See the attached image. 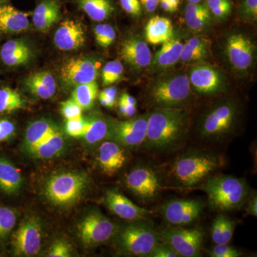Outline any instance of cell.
<instances>
[{
    "label": "cell",
    "mask_w": 257,
    "mask_h": 257,
    "mask_svg": "<svg viewBox=\"0 0 257 257\" xmlns=\"http://www.w3.org/2000/svg\"><path fill=\"white\" fill-rule=\"evenodd\" d=\"M188 128L186 109L153 108L149 112L143 147L147 152L156 154L176 151L185 143Z\"/></svg>",
    "instance_id": "6da1fadb"
},
{
    "label": "cell",
    "mask_w": 257,
    "mask_h": 257,
    "mask_svg": "<svg viewBox=\"0 0 257 257\" xmlns=\"http://www.w3.org/2000/svg\"><path fill=\"white\" fill-rule=\"evenodd\" d=\"M224 165L223 157L214 152L190 150L179 155L172 163L170 176L176 187H197Z\"/></svg>",
    "instance_id": "7a4b0ae2"
},
{
    "label": "cell",
    "mask_w": 257,
    "mask_h": 257,
    "mask_svg": "<svg viewBox=\"0 0 257 257\" xmlns=\"http://www.w3.org/2000/svg\"><path fill=\"white\" fill-rule=\"evenodd\" d=\"M207 194L208 203L216 211H231L244 206L250 194L247 182L231 175H210L199 184Z\"/></svg>",
    "instance_id": "3957f363"
},
{
    "label": "cell",
    "mask_w": 257,
    "mask_h": 257,
    "mask_svg": "<svg viewBox=\"0 0 257 257\" xmlns=\"http://www.w3.org/2000/svg\"><path fill=\"white\" fill-rule=\"evenodd\" d=\"M191 87L187 74H163L152 82L147 100L153 108L186 109L190 100Z\"/></svg>",
    "instance_id": "277c9868"
},
{
    "label": "cell",
    "mask_w": 257,
    "mask_h": 257,
    "mask_svg": "<svg viewBox=\"0 0 257 257\" xmlns=\"http://www.w3.org/2000/svg\"><path fill=\"white\" fill-rule=\"evenodd\" d=\"M121 253L128 256L150 257L152 250L162 241L159 231L147 219L130 221L114 235Z\"/></svg>",
    "instance_id": "5b68a950"
},
{
    "label": "cell",
    "mask_w": 257,
    "mask_h": 257,
    "mask_svg": "<svg viewBox=\"0 0 257 257\" xmlns=\"http://www.w3.org/2000/svg\"><path fill=\"white\" fill-rule=\"evenodd\" d=\"M239 109L233 100L218 103L206 111L199 121L198 135L202 140L218 143L226 140L234 131Z\"/></svg>",
    "instance_id": "8992f818"
},
{
    "label": "cell",
    "mask_w": 257,
    "mask_h": 257,
    "mask_svg": "<svg viewBox=\"0 0 257 257\" xmlns=\"http://www.w3.org/2000/svg\"><path fill=\"white\" fill-rule=\"evenodd\" d=\"M87 176L77 172H63L52 176L45 187L47 199L57 206L77 202L87 188Z\"/></svg>",
    "instance_id": "52a82bcc"
},
{
    "label": "cell",
    "mask_w": 257,
    "mask_h": 257,
    "mask_svg": "<svg viewBox=\"0 0 257 257\" xmlns=\"http://www.w3.org/2000/svg\"><path fill=\"white\" fill-rule=\"evenodd\" d=\"M159 233L162 241L167 243L179 256H202L205 238V232L202 228L169 226L161 229Z\"/></svg>",
    "instance_id": "ba28073f"
},
{
    "label": "cell",
    "mask_w": 257,
    "mask_h": 257,
    "mask_svg": "<svg viewBox=\"0 0 257 257\" xmlns=\"http://www.w3.org/2000/svg\"><path fill=\"white\" fill-rule=\"evenodd\" d=\"M149 112L120 121L109 118L106 140H111L130 150L143 147L146 138Z\"/></svg>",
    "instance_id": "9c48e42d"
},
{
    "label": "cell",
    "mask_w": 257,
    "mask_h": 257,
    "mask_svg": "<svg viewBox=\"0 0 257 257\" xmlns=\"http://www.w3.org/2000/svg\"><path fill=\"white\" fill-rule=\"evenodd\" d=\"M162 182L160 172L147 165L134 167L126 174L124 180L126 188L145 204L153 202L159 197L163 188Z\"/></svg>",
    "instance_id": "30bf717a"
},
{
    "label": "cell",
    "mask_w": 257,
    "mask_h": 257,
    "mask_svg": "<svg viewBox=\"0 0 257 257\" xmlns=\"http://www.w3.org/2000/svg\"><path fill=\"white\" fill-rule=\"evenodd\" d=\"M116 227L100 211L88 213L78 225L79 238L86 246H95L114 237Z\"/></svg>",
    "instance_id": "8fae6325"
},
{
    "label": "cell",
    "mask_w": 257,
    "mask_h": 257,
    "mask_svg": "<svg viewBox=\"0 0 257 257\" xmlns=\"http://www.w3.org/2000/svg\"><path fill=\"white\" fill-rule=\"evenodd\" d=\"M204 207L205 204L200 199H174L162 204L160 211L170 226H185L200 217Z\"/></svg>",
    "instance_id": "7c38bea8"
},
{
    "label": "cell",
    "mask_w": 257,
    "mask_h": 257,
    "mask_svg": "<svg viewBox=\"0 0 257 257\" xmlns=\"http://www.w3.org/2000/svg\"><path fill=\"white\" fill-rule=\"evenodd\" d=\"M41 224L35 217H28L20 224L13 236L15 254L19 256H35L41 248Z\"/></svg>",
    "instance_id": "4fadbf2b"
},
{
    "label": "cell",
    "mask_w": 257,
    "mask_h": 257,
    "mask_svg": "<svg viewBox=\"0 0 257 257\" xmlns=\"http://www.w3.org/2000/svg\"><path fill=\"white\" fill-rule=\"evenodd\" d=\"M99 64L89 57H76L66 61L60 69L62 82L67 86L95 82Z\"/></svg>",
    "instance_id": "5bb4252c"
},
{
    "label": "cell",
    "mask_w": 257,
    "mask_h": 257,
    "mask_svg": "<svg viewBox=\"0 0 257 257\" xmlns=\"http://www.w3.org/2000/svg\"><path fill=\"white\" fill-rule=\"evenodd\" d=\"M225 47L230 64L238 72H246L252 66L256 47L248 37L242 34L230 35Z\"/></svg>",
    "instance_id": "9a60e30c"
},
{
    "label": "cell",
    "mask_w": 257,
    "mask_h": 257,
    "mask_svg": "<svg viewBox=\"0 0 257 257\" xmlns=\"http://www.w3.org/2000/svg\"><path fill=\"white\" fill-rule=\"evenodd\" d=\"M189 82L199 94L213 95L221 92L224 87L222 74L208 64L195 66L188 76Z\"/></svg>",
    "instance_id": "2e32d148"
},
{
    "label": "cell",
    "mask_w": 257,
    "mask_h": 257,
    "mask_svg": "<svg viewBox=\"0 0 257 257\" xmlns=\"http://www.w3.org/2000/svg\"><path fill=\"white\" fill-rule=\"evenodd\" d=\"M104 203L115 215L128 221L147 219L152 211L140 207L116 190L106 192Z\"/></svg>",
    "instance_id": "e0dca14e"
},
{
    "label": "cell",
    "mask_w": 257,
    "mask_h": 257,
    "mask_svg": "<svg viewBox=\"0 0 257 257\" xmlns=\"http://www.w3.org/2000/svg\"><path fill=\"white\" fill-rule=\"evenodd\" d=\"M106 140L98 148L96 159L101 172L111 177L122 169L127 155L125 147L111 140Z\"/></svg>",
    "instance_id": "ac0fdd59"
},
{
    "label": "cell",
    "mask_w": 257,
    "mask_h": 257,
    "mask_svg": "<svg viewBox=\"0 0 257 257\" xmlns=\"http://www.w3.org/2000/svg\"><path fill=\"white\" fill-rule=\"evenodd\" d=\"M85 42V31L82 24L74 20L62 22L54 36L56 47L62 51L79 50L84 46Z\"/></svg>",
    "instance_id": "d6986e66"
},
{
    "label": "cell",
    "mask_w": 257,
    "mask_h": 257,
    "mask_svg": "<svg viewBox=\"0 0 257 257\" xmlns=\"http://www.w3.org/2000/svg\"><path fill=\"white\" fill-rule=\"evenodd\" d=\"M120 56L133 69H143L150 67L152 55L147 42L137 37L126 39L121 45Z\"/></svg>",
    "instance_id": "ffe728a7"
},
{
    "label": "cell",
    "mask_w": 257,
    "mask_h": 257,
    "mask_svg": "<svg viewBox=\"0 0 257 257\" xmlns=\"http://www.w3.org/2000/svg\"><path fill=\"white\" fill-rule=\"evenodd\" d=\"M32 15V13L21 11L8 3L0 5V35L27 31L30 28L29 18Z\"/></svg>",
    "instance_id": "44dd1931"
},
{
    "label": "cell",
    "mask_w": 257,
    "mask_h": 257,
    "mask_svg": "<svg viewBox=\"0 0 257 257\" xmlns=\"http://www.w3.org/2000/svg\"><path fill=\"white\" fill-rule=\"evenodd\" d=\"M0 57L8 67L26 65L33 57V51L23 39H13L5 42L0 50Z\"/></svg>",
    "instance_id": "7402d4cb"
},
{
    "label": "cell",
    "mask_w": 257,
    "mask_h": 257,
    "mask_svg": "<svg viewBox=\"0 0 257 257\" xmlns=\"http://www.w3.org/2000/svg\"><path fill=\"white\" fill-rule=\"evenodd\" d=\"M61 6L58 0H43L32 13V23L38 31L47 32L60 19Z\"/></svg>",
    "instance_id": "603a6c76"
},
{
    "label": "cell",
    "mask_w": 257,
    "mask_h": 257,
    "mask_svg": "<svg viewBox=\"0 0 257 257\" xmlns=\"http://www.w3.org/2000/svg\"><path fill=\"white\" fill-rule=\"evenodd\" d=\"M29 93L42 99H48L55 95L57 83L55 77L47 71L34 72L24 80Z\"/></svg>",
    "instance_id": "cb8c5ba5"
},
{
    "label": "cell",
    "mask_w": 257,
    "mask_h": 257,
    "mask_svg": "<svg viewBox=\"0 0 257 257\" xmlns=\"http://www.w3.org/2000/svg\"><path fill=\"white\" fill-rule=\"evenodd\" d=\"M184 44L175 37L162 44L160 50L152 57L150 67L156 70L168 69L181 60Z\"/></svg>",
    "instance_id": "d4e9b609"
},
{
    "label": "cell",
    "mask_w": 257,
    "mask_h": 257,
    "mask_svg": "<svg viewBox=\"0 0 257 257\" xmlns=\"http://www.w3.org/2000/svg\"><path fill=\"white\" fill-rule=\"evenodd\" d=\"M145 37L152 45H160L172 40L174 28L172 22L165 17L157 16L150 19L145 28Z\"/></svg>",
    "instance_id": "484cf974"
},
{
    "label": "cell",
    "mask_w": 257,
    "mask_h": 257,
    "mask_svg": "<svg viewBox=\"0 0 257 257\" xmlns=\"http://www.w3.org/2000/svg\"><path fill=\"white\" fill-rule=\"evenodd\" d=\"M65 147V139L60 130H57L42 140L29 152L32 157L40 160L53 158L62 152Z\"/></svg>",
    "instance_id": "4316f807"
},
{
    "label": "cell",
    "mask_w": 257,
    "mask_h": 257,
    "mask_svg": "<svg viewBox=\"0 0 257 257\" xmlns=\"http://www.w3.org/2000/svg\"><path fill=\"white\" fill-rule=\"evenodd\" d=\"M23 181L18 168L9 160L0 157V189L6 194H15L21 188Z\"/></svg>",
    "instance_id": "83f0119b"
},
{
    "label": "cell",
    "mask_w": 257,
    "mask_h": 257,
    "mask_svg": "<svg viewBox=\"0 0 257 257\" xmlns=\"http://www.w3.org/2000/svg\"><path fill=\"white\" fill-rule=\"evenodd\" d=\"M58 128L54 123L47 119H39L32 122L29 125L25 133L24 145L26 151H31L42 140Z\"/></svg>",
    "instance_id": "f1b7e54d"
},
{
    "label": "cell",
    "mask_w": 257,
    "mask_h": 257,
    "mask_svg": "<svg viewBox=\"0 0 257 257\" xmlns=\"http://www.w3.org/2000/svg\"><path fill=\"white\" fill-rule=\"evenodd\" d=\"M85 131L83 140L89 145H95L106 140L107 135V119L100 114H94L86 118Z\"/></svg>",
    "instance_id": "f546056e"
},
{
    "label": "cell",
    "mask_w": 257,
    "mask_h": 257,
    "mask_svg": "<svg viewBox=\"0 0 257 257\" xmlns=\"http://www.w3.org/2000/svg\"><path fill=\"white\" fill-rule=\"evenodd\" d=\"M184 19L190 30L199 31L210 25L211 15L206 5L189 3L186 7Z\"/></svg>",
    "instance_id": "4dcf8cb0"
},
{
    "label": "cell",
    "mask_w": 257,
    "mask_h": 257,
    "mask_svg": "<svg viewBox=\"0 0 257 257\" xmlns=\"http://www.w3.org/2000/svg\"><path fill=\"white\" fill-rule=\"evenodd\" d=\"M209 40L206 37H194L183 45L181 60L184 62H198L209 55Z\"/></svg>",
    "instance_id": "1f68e13d"
},
{
    "label": "cell",
    "mask_w": 257,
    "mask_h": 257,
    "mask_svg": "<svg viewBox=\"0 0 257 257\" xmlns=\"http://www.w3.org/2000/svg\"><path fill=\"white\" fill-rule=\"evenodd\" d=\"M81 8L96 22L107 20L114 13V6L110 0H77Z\"/></svg>",
    "instance_id": "d6a6232c"
},
{
    "label": "cell",
    "mask_w": 257,
    "mask_h": 257,
    "mask_svg": "<svg viewBox=\"0 0 257 257\" xmlns=\"http://www.w3.org/2000/svg\"><path fill=\"white\" fill-rule=\"evenodd\" d=\"M98 94V84L95 81L74 86L72 99L82 108L83 110H87L94 106Z\"/></svg>",
    "instance_id": "836d02e7"
},
{
    "label": "cell",
    "mask_w": 257,
    "mask_h": 257,
    "mask_svg": "<svg viewBox=\"0 0 257 257\" xmlns=\"http://www.w3.org/2000/svg\"><path fill=\"white\" fill-rule=\"evenodd\" d=\"M26 107L20 93L10 87L0 89V114H9Z\"/></svg>",
    "instance_id": "e575fe53"
},
{
    "label": "cell",
    "mask_w": 257,
    "mask_h": 257,
    "mask_svg": "<svg viewBox=\"0 0 257 257\" xmlns=\"http://www.w3.org/2000/svg\"><path fill=\"white\" fill-rule=\"evenodd\" d=\"M124 73V66L119 60L110 61L101 69L103 86H110L119 82Z\"/></svg>",
    "instance_id": "d590c367"
},
{
    "label": "cell",
    "mask_w": 257,
    "mask_h": 257,
    "mask_svg": "<svg viewBox=\"0 0 257 257\" xmlns=\"http://www.w3.org/2000/svg\"><path fill=\"white\" fill-rule=\"evenodd\" d=\"M96 43L102 48H107L112 45L116 39V32L112 26L108 24L96 25L94 30Z\"/></svg>",
    "instance_id": "8d00e7d4"
},
{
    "label": "cell",
    "mask_w": 257,
    "mask_h": 257,
    "mask_svg": "<svg viewBox=\"0 0 257 257\" xmlns=\"http://www.w3.org/2000/svg\"><path fill=\"white\" fill-rule=\"evenodd\" d=\"M205 5L211 16L218 20L226 19L232 11L231 0H207Z\"/></svg>",
    "instance_id": "74e56055"
},
{
    "label": "cell",
    "mask_w": 257,
    "mask_h": 257,
    "mask_svg": "<svg viewBox=\"0 0 257 257\" xmlns=\"http://www.w3.org/2000/svg\"><path fill=\"white\" fill-rule=\"evenodd\" d=\"M17 216L14 211L6 207H0V238L10 234L16 224Z\"/></svg>",
    "instance_id": "f35d334b"
},
{
    "label": "cell",
    "mask_w": 257,
    "mask_h": 257,
    "mask_svg": "<svg viewBox=\"0 0 257 257\" xmlns=\"http://www.w3.org/2000/svg\"><path fill=\"white\" fill-rule=\"evenodd\" d=\"M87 119L81 116L76 119L66 120L65 132L74 138H82L85 131Z\"/></svg>",
    "instance_id": "ab89813d"
},
{
    "label": "cell",
    "mask_w": 257,
    "mask_h": 257,
    "mask_svg": "<svg viewBox=\"0 0 257 257\" xmlns=\"http://www.w3.org/2000/svg\"><path fill=\"white\" fill-rule=\"evenodd\" d=\"M60 110L66 120L82 116V108L72 98L61 103Z\"/></svg>",
    "instance_id": "60d3db41"
},
{
    "label": "cell",
    "mask_w": 257,
    "mask_h": 257,
    "mask_svg": "<svg viewBox=\"0 0 257 257\" xmlns=\"http://www.w3.org/2000/svg\"><path fill=\"white\" fill-rule=\"evenodd\" d=\"M209 256L211 257H239L242 253L236 247L229 246V243L216 244L210 251Z\"/></svg>",
    "instance_id": "b9f144b4"
},
{
    "label": "cell",
    "mask_w": 257,
    "mask_h": 257,
    "mask_svg": "<svg viewBox=\"0 0 257 257\" xmlns=\"http://www.w3.org/2000/svg\"><path fill=\"white\" fill-rule=\"evenodd\" d=\"M117 89L114 86L106 87L98 94L99 102L103 106L107 108L114 107L116 104Z\"/></svg>",
    "instance_id": "7bdbcfd3"
},
{
    "label": "cell",
    "mask_w": 257,
    "mask_h": 257,
    "mask_svg": "<svg viewBox=\"0 0 257 257\" xmlns=\"http://www.w3.org/2000/svg\"><path fill=\"white\" fill-rule=\"evenodd\" d=\"M240 14L248 21H256L257 0H243L240 7Z\"/></svg>",
    "instance_id": "ee69618b"
},
{
    "label": "cell",
    "mask_w": 257,
    "mask_h": 257,
    "mask_svg": "<svg viewBox=\"0 0 257 257\" xmlns=\"http://www.w3.org/2000/svg\"><path fill=\"white\" fill-rule=\"evenodd\" d=\"M71 256V248L68 243L62 240H57L52 243L48 252L50 257H69Z\"/></svg>",
    "instance_id": "f6af8a7d"
},
{
    "label": "cell",
    "mask_w": 257,
    "mask_h": 257,
    "mask_svg": "<svg viewBox=\"0 0 257 257\" xmlns=\"http://www.w3.org/2000/svg\"><path fill=\"white\" fill-rule=\"evenodd\" d=\"M224 214H219L211 224V239L215 244H221L222 237L223 226L225 218Z\"/></svg>",
    "instance_id": "bcb514c9"
},
{
    "label": "cell",
    "mask_w": 257,
    "mask_h": 257,
    "mask_svg": "<svg viewBox=\"0 0 257 257\" xmlns=\"http://www.w3.org/2000/svg\"><path fill=\"white\" fill-rule=\"evenodd\" d=\"M15 125L9 119H0V143L8 141L15 133Z\"/></svg>",
    "instance_id": "7dc6e473"
},
{
    "label": "cell",
    "mask_w": 257,
    "mask_h": 257,
    "mask_svg": "<svg viewBox=\"0 0 257 257\" xmlns=\"http://www.w3.org/2000/svg\"><path fill=\"white\" fill-rule=\"evenodd\" d=\"M122 9L127 14L138 17L142 14V5L140 0H119Z\"/></svg>",
    "instance_id": "c3c4849f"
},
{
    "label": "cell",
    "mask_w": 257,
    "mask_h": 257,
    "mask_svg": "<svg viewBox=\"0 0 257 257\" xmlns=\"http://www.w3.org/2000/svg\"><path fill=\"white\" fill-rule=\"evenodd\" d=\"M150 257H179L167 243L161 241L152 250Z\"/></svg>",
    "instance_id": "681fc988"
},
{
    "label": "cell",
    "mask_w": 257,
    "mask_h": 257,
    "mask_svg": "<svg viewBox=\"0 0 257 257\" xmlns=\"http://www.w3.org/2000/svg\"><path fill=\"white\" fill-rule=\"evenodd\" d=\"M246 212L248 215L257 216V196L256 192H252L248 196L247 200L245 203Z\"/></svg>",
    "instance_id": "f907efd6"
},
{
    "label": "cell",
    "mask_w": 257,
    "mask_h": 257,
    "mask_svg": "<svg viewBox=\"0 0 257 257\" xmlns=\"http://www.w3.org/2000/svg\"><path fill=\"white\" fill-rule=\"evenodd\" d=\"M119 111L120 114L125 117L131 118L136 114L137 106L128 105L119 101Z\"/></svg>",
    "instance_id": "816d5d0a"
},
{
    "label": "cell",
    "mask_w": 257,
    "mask_h": 257,
    "mask_svg": "<svg viewBox=\"0 0 257 257\" xmlns=\"http://www.w3.org/2000/svg\"><path fill=\"white\" fill-rule=\"evenodd\" d=\"M140 3L148 13H153L156 10L160 0H140Z\"/></svg>",
    "instance_id": "f5cc1de1"
},
{
    "label": "cell",
    "mask_w": 257,
    "mask_h": 257,
    "mask_svg": "<svg viewBox=\"0 0 257 257\" xmlns=\"http://www.w3.org/2000/svg\"><path fill=\"white\" fill-rule=\"evenodd\" d=\"M160 7L162 9L167 13H175L178 10L179 7L174 4L170 0H160Z\"/></svg>",
    "instance_id": "db71d44e"
},
{
    "label": "cell",
    "mask_w": 257,
    "mask_h": 257,
    "mask_svg": "<svg viewBox=\"0 0 257 257\" xmlns=\"http://www.w3.org/2000/svg\"><path fill=\"white\" fill-rule=\"evenodd\" d=\"M119 101L128 104V105L137 106L136 99L128 93H123L119 97Z\"/></svg>",
    "instance_id": "11a10c76"
},
{
    "label": "cell",
    "mask_w": 257,
    "mask_h": 257,
    "mask_svg": "<svg viewBox=\"0 0 257 257\" xmlns=\"http://www.w3.org/2000/svg\"><path fill=\"white\" fill-rule=\"evenodd\" d=\"M189 3H194V4H197V3H200L201 0H187Z\"/></svg>",
    "instance_id": "9f6ffc18"
},
{
    "label": "cell",
    "mask_w": 257,
    "mask_h": 257,
    "mask_svg": "<svg viewBox=\"0 0 257 257\" xmlns=\"http://www.w3.org/2000/svg\"><path fill=\"white\" fill-rule=\"evenodd\" d=\"M170 1L172 2L175 5H177V7H179L181 0H170Z\"/></svg>",
    "instance_id": "6f0895ef"
},
{
    "label": "cell",
    "mask_w": 257,
    "mask_h": 257,
    "mask_svg": "<svg viewBox=\"0 0 257 257\" xmlns=\"http://www.w3.org/2000/svg\"><path fill=\"white\" fill-rule=\"evenodd\" d=\"M8 0H0V5L5 4V3H7Z\"/></svg>",
    "instance_id": "680465c9"
},
{
    "label": "cell",
    "mask_w": 257,
    "mask_h": 257,
    "mask_svg": "<svg viewBox=\"0 0 257 257\" xmlns=\"http://www.w3.org/2000/svg\"><path fill=\"white\" fill-rule=\"evenodd\" d=\"M201 1H202V0H201Z\"/></svg>",
    "instance_id": "91938a15"
}]
</instances>
